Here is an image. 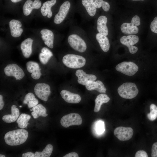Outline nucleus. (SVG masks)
<instances>
[{"instance_id":"f257e3e1","label":"nucleus","mask_w":157,"mask_h":157,"mask_svg":"<svg viewBox=\"0 0 157 157\" xmlns=\"http://www.w3.org/2000/svg\"><path fill=\"white\" fill-rule=\"evenodd\" d=\"M28 136V133L26 130L18 129L9 131L5 135L6 143L10 146L18 145L24 143Z\"/></svg>"},{"instance_id":"f03ea898","label":"nucleus","mask_w":157,"mask_h":157,"mask_svg":"<svg viewBox=\"0 0 157 157\" xmlns=\"http://www.w3.org/2000/svg\"><path fill=\"white\" fill-rule=\"evenodd\" d=\"M117 91L122 97L132 99L136 97L138 93L139 90L135 84L127 82L120 86L118 88Z\"/></svg>"},{"instance_id":"7ed1b4c3","label":"nucleus","mask_w":157,"mask_h":157,"mask_svg":"<svg viewBox=\"0 0 157 157\" xmlns=\"http://www.w3.org/2000/svg\"><path fill=\"white\" fill-rule=\"evenodd\" d=\"M62 61L68 67L72 69L83 67L86 63V59L82 56L73 54H67L63 57Z\"/></svg>"},{"instance_id":"20e7f679","label":"nucleus","mask_w":157,"mask_h":157,"mask_svg":"<svg viewBox=\"0 0 157 157\" xmlns=\"http://www.w3.org/2000/svg\"><path fill=\"white\" fill-rule=\"evenodd\" d=\"M140 18L138 15H135L132 18L130 23L125 22L122 24L120 27L121 31L123 33L126 34H137L139 31L137 26L140 24Z\"/></svg>"},{"instance_id":"39448f33","label":"nucleus","mask_w":157,"mask_h":157,"mask_svg":"<svg viewBox=\"0 0 157 157\" xmlns=\"http://www.w3.org/2000/svg\"><path fill=\"white\" fill-rule=\"evenodd\" d=\"M115 69L117 71L126 75L132 76L138 72V67L133 62L124 61L117 65Z\"/></svg>"},{"instance_id":"423d86ee","label":"nucleus","mask_w":157,"mask_h":157,"mask_svg":"<svg viewBox=\"0 0 157 157\" xmlns=\"http://www.w3.org/2000/svg\"><path fill=\"white\" fill-rule=\"evenodd\" d=\"M68 42L73 49L79 52H83L87 49L85 42L77 35L72 34L69 35L68 38Z\"/></svg>"},{"instance_id":"0eeeda50","label":"nucleus","mask_w":157,"mask_h":157,"mask_svg":"<svg viewBox=\"0 0 157 157\" xmlns=\"http://www.w3.org/2000/svg\"><path fill=\"white\" fill-rule=\"evenodd\" d=\"M61 125L67 128L72 125H80L82 122L81 116L76 113H71L63 116L60 119Z\"/></svg>"},{"instance_id":"6e6552de","label":"nucleus","mask_w":157,"mask_h":157,"mask_svg":"<svg viewBox=\"0 0 157 157\" xmlns=\"http://www.w3.org/2000/svg\"><path fill=\"white\" fill-rule=\"evenodd\" d=\"M4 71L6 75L13 76L16 80L22 79L25 76V74L22 69L15 64L8 65L4 68Z\"/></svg>"},{"instance_id":"1a4fd4ad","label":"nucleus","mask_w":157,"mask_h":157,"mask_svg":"<svg viewBox=\"0 0 157 157\" xmlns=\"http://www.w3.org/2000/svg\"><path fill=\"white\" fill-rule=\"evenodd\" d=\"M34 91L38 98L45 101H47L51 94L50 86L44 83H37L34 87Z\"/></svg>"},{"instance_id":"9d476101","label":"nucleus","mask_w":157,"mask_h":157,"mask_svg":"<svg viewBox=\"0 0 157 157\" xmlns=\"http://www.w3.org/2000/svg\"><path fill=\"white\" fill-rule=\"evenodd\" d=\"M139 40V38L137 36L132 35L123 36L120 39V42L127 46L130 52L132 54H134L137 51L138 48L133 45L137 43Z\"/></svg>"},{"instance_id":"9b49d317","label":"nucleus","mask_w":157,"mask_h":157,"mask_svg":"<svg viewBox=\"0 0 157 157\" xmlns=\"http://www.w3.org/2000/svg\"><path fill=\"white\" fill-rule=\"evenodd\" d=\"M133 133V129L129 127L119 126L116 128L114 131L115 135L120 140L125 141L130 139Z\"/></svg>"},{"instance_id":"f8f14e48","label":"nucleus","mask_w":157,"mask_h":157,"mask_svg":"<svg viewBox=\"0 0 157 157\" xmlns=\"http://www.w3.org/2000/svg\"><path fill=\"white\" fill-rule=\"evenodd\" d=\"M70 3L68 1L63 3L60 7L58 13L55 15L54 22L56 24L61 23L66 17L70 9Z\"/></svg>"},{"instance_id":"ddd939ff","label":"nucleus","mask_w":157,"mask_h":157,"mask_svg":"<svg viewBox=\"0 0 157 157\" xmlns=\"http://www.w3.org/2000/svg\"><path fill=\"white\" fill-rule=\"evenodd\" d=\"M75 74L78 77V83L84 85H85L89 81H95L97 78L95 75L92 74H87L82 69L77 70Z\"/></svg>"},{"instance_id":"4468645a","label":"nucleus","mask_w":157,"mask_h":157,"mask_svg":"<svg viewBox=\"0 0 157 157\" xmlns=\"http://www.w3.org/2000/svg\"><path fill=\"white\" fill-rule=\"evenodd\" d=\"M26 68L28 72L31 74V77L34 79H39L42 74L39 64L36 62L29 61L26 64Z\"/></svg>"},{"instance_id":"2eb2a0df","label":"nucleus","mask_w":157,"mask_h":157,"mask_svg":"<svg viewBox=\"0 0 157 157\" xmlns=\"http://www.w3.org/2000/svg\"><path fill=\"white\" fill-rule=\"evenodd\" d=\"M9 26L12 37L17 38L21 35L23 29L21 28L22 24L20 21L17 20L12 19L9 22Z\"/></svg>"},{"instance_id":"dca6fc26","label":"nucleus","mask_w":157,"mask_h":157,"mask_svg":"<svg viewBox=\"0 0 157 157\" xmlns=\"http://www.w3.org/2000/svg\"><path fill=\"white\" fill-rule=\"evenodd\" d=\"M60 94L63 99L68 103L77 104L81 100V97L79 94L72 93L66 90H62Z\"/></svg>"},{"instance_id":"f3484780","label":"nucleus","mask_w":157,"mask_h":157,"mask_svg":"<svg viewBox=\"0 0 157 157\" xmlns=\"http://www.w3.org/2000/svg\"><path fill=\"white\" fill-rule=\"evenodd\" d=\"M41 5V2L39 0H27L23 7V13L25 16L29 15L33 9H38Z\"/></svg>"},{"instance_id":"a211bd4d","label":"nucleus","mask_w":157,"mask_h":157,"mask_svg":"<svg viewBox=\"0 0 157 157\" xmlns=\"http://www.w3.org/2000/svg\"><path fill=\"white\" fill-rule=\"evenodd\" d=\"M85 86L86 89L90 91L95 90L101 93H105L106 91V89L103 83L99 80L96 81H89Z\"/></svg>"},{"instance_id":"6ab92c4d","label":"nucleus","mask_w":157,"mask_h":157,"mask_svg":"<svg viewBox=\"0 0 157 157\" xmlns=\"http://www.w3.org/2000/svg\"><path fill=\"white\" fill-rule=\"evenodd\" d=\"M40 33L45 44L49 47L53 48L54 36L53 32L49 29H44L41 31Z\"/></svg>"},{"instance_id":"aec40b11","label":"nucleus","mask_w":157,"mask_h":157,"mask_svg":"<svg viewBox=\"0 0 157 157\" xmlns=\"http://www.w3.org/2000/svg\"><path fill=\"white\" fill-rule=\"evenodd\" d=\"M33 40L28 38L21 43L20 48L24 56L26 58H29L32 53V45Z\"/></svg>"},{"instance_id":"412c9836","label":"nucleus","mask_w":157,"mask_h":157,"mask_svg":"<svg viewBox=\"0 0 157 157\" xmlns=\"http://www.w3.org/2000/svg\"><path fill=\"white\" fill-rule=\"evenodd\" d=\"M107 22V18L104 15L99 16L97 22V31L100 33L106 36L108 35V32L106 26Z\"/></svg>"},{"instance_id":"4be33fe9","label":"nucleus","mask_w":157,"mask_h":157,"mask_svg":"<svg viewBox=\"0 0 157 157\" xmlns=\"http://www.w3.org/2000/svg\"><path fill=\"white\" fill-rule=\"evenodd\" d=\"M15 105H13L11 107V114L6 115L2 118L3 120L7 123L13 122L17 120L19 115V109L16 108Z\"/></svg>"},{"instance_id":"5701e85b","label":"nucleus","mask_w":157,"mask_h":157,"mask_svg":"<svg viewBox=\"0 0 157 157\" xmlns=\"http://www.w3.org/2000/svg\"><path fill=\"white\" fill-rule=\"evenodd\" d=\"M56 0L47 1L44 2L40 9L42 15L45 17L47 15L48 18H51L52 15V12L51 10V7L56 3Z\"/></svg>"},{"instance_id":"b1692460","label":"nucleus","mask_w":157,"mask_h":157,"mask_svg":"<svg viewBox=\"0 0 157 157\" xmlns=\"http://www.w3.org/2000/svg\"><path fill=\"white\" fill-rule=\"evenodd\" d=\"M96 38L102 50L105 52L108 51L110 45L108 38L99 33L96 34Z\"/></svg>"},{"instance_id":"393cba45","label":"nucleus","mask_w":157,"mask_h":157,"mask_svg":"<svg viewBox=\"0 0 157 157\" xmlns=\"http://www.w3.org/2000/svg\"><path fill=\"white\" fill-rule=\"evenodd\" d=\"M110 98L108 96L105 94H101L97 96L95 100V105L94 111L95 112H99L100 109L101 105L104 103L108 102Z\"/></svg>"},{"instance_id":"a878e982","label":"nucleus","mask_w":157,"mask_h":157,"mask_svg":"<svg viewBox=\"0 0 157 157\" xmlns=\"http://www.w3.org/2000/svg\"><path fill=\"white\" fill-rule=\"evenodd\" d=\"M31 115L34 119H36L40 116L46 117L48 115L45 107L40 104H38L33 107Z\"/></svg>"},{"instance_id":"bb28decb","label":"nucleus","mask_w":157,"mask_h":157,"mask_svg":"<svg viewBox=\"0 0 157 157\" xmlns=\"http://www.w3.org/2000/svg\"><path fill=\"white\" fill-rule=\"evenodd\" d=\"M23 103L27 104L29 108H31L38 105L39 101L33 93L29 92L25 95Z\"/></svg>"},{"instance_id":"cd10ccee","label":"nucleus","mask_w":157,"mask_h":157,"mask_svg":"<svg viewBox=\"0 0 157 157\" xmlns=\"http://www.w3.org/2000/svg\"><path fill=\"white\" fill-rule=\"evenodd\" d=\"M82 3L90 16L93 17L95 15L97 8L91 0H82Z\"/></svg>"},{"instance_id":"c85d7f7f","label":"nucleus","mask_w":157,"mask_h":157,"mask_svg":"<svg viewBox=\"0 0 157 157\" xmlns=\"http://www.w3.org/2000/svg\"><path fill=\"white\" fill-rule=\"evenodd\" d=\"M31 117V116L25 113L21 114L17 120L18 126L22 129L26 127L29 124L28 122Z\"/></svg>"},{"instance_id":"c756f323","label":"nucleus","mask_w":157,"mask_h":157,"mask_svg":"<svg viewBox=\"0 0 157 157\" xmlns=\"http://www.w3.org/2000/svg\"><path fill=\"white\" fill-rule=\"evenodd\" d=\"M53 150V146L48 144L42 152L36 151L34 153L35 157H49Z\"/></svg>"},{"instance_id":"7c9ffc66","label":"nucleus","mask_w":157,"mask_h":157,"mask_svg":"<svg viewBox=\"0 0 157 157\" xmlns=\"http://www.w3.org/2000/svg\"><path fill=\"white\" fill-rule=\"evenodd\" d=\"M96 8H99L102 7L103 9L106 12L108 11L110 8V5L107 2L103 0H91Z\"/></svg>"},{"instance_id":"2f4dec72","label":"nucleus","mask_w":157,"mask_h":157,"mask_svg":"<svg viewBox=\"0 0 157 157\" xmlns=\"http://www.w3.org/2000/svg\"><path fill=\"white\" fill-rule=\"evenodd\" d=\"M150 112L148 113L147 116L151 121L155 120L157 118V106L154 104H152L150 106Z\"/></svg>"},{"instance_id":"473e14b6","label":"nucleus","mask_w":157,"mask_h":157,"mask_svg":"<svg viewBox=\"0 0 157 157\" xmlns=\"http://www.w3.org/2000/svg\"><path fill=\"white\" fill-rule=\"evenodd\" d=\"M95 131L99 135L102 134L105 131L104 123V121L99 120L95 124Z\"/></svg>"},{"instance_id":"72a5a7b5","label":"nucleus","mask_w":157,"mask_h":157,"mask_svg":"<svg viewBox=\"0 0 157 157\" xmlns=\"http://www.w3.org/2000/svg\"><path fill=\"white\" fill-rule=\"evenodd\" d=\"M39 57L41 63L45 65L47 63L52 56L41 52L40 53Z\"/></svg>"},{"instance_id":"f704fd0d","label":"nucleus","mask_w":157,"mask_h":157,"mask_svg":"<svg viewBox=\"0 0 157 157\" xmlns=\"http://www.w3.org/2000/svg\"><path fill=\"white\" fill-rule=\"evenodd\" d=\"M150 28L152 31L157 34V17H155L151 23Z\"/></svg>"},{"instance_id":"c9c22d12","label":"nucleus","mask_w":157,"mask_h":157,"mask_svg":"<svg viewBox=\"0 0 157 157\" xmlns=\"http://www.w3.org/2000/svg\"><path fill=\"white\" fill-rule=\"evenodd\" d=\"M151 156L157 157V142L154 143L152 146Z\"/></svg>"},{"instance_id":"e433bc0d","label":"nucleus","mask_w":157,"mask_h":157,"mask_svg":"<svg viewBox=\"0 0 157 157\" xmlns=\"http://www.w3.org/2000/svg\"><path fill=\"white\" fill-rule=\"evenodd\" d=\"M135 156V157H147L148 156L145 151L140 150L136 152Z\"/></svg>"},{"instance_id":"4c0bfd02","label":"nucleus","mask_w":157,"mask_h":157,"mask_svg":"<svg viewBox=\"0 0 157 157\" xmlns=\"http://www.w3.org/2000/svg\"><path fill=\"white\" fill-rule=\"evenodd\" d=\"M41 52L49 55L52 56H53V54L52 52L49 50L46 47H44L41 50Z\"/></svg>"},{"instance_id":"58836bf2","label":"nucleus","mask_w":157,"mask_h":157,"mask_svg":"<svg viewBox=\"0 0 157 157\" xmlns=\"http://www.w3.org/2000/svg\"><path fill=\"white\" fill-rule=\"evenodd\" d=\"M63 157H78V154L75 152H72L68 154L63 156Z\"/></svg>"},{"instance_id":"ea45409f","label":"nucleus","mask_w":157,"mask_h":157,"mask_svg":"<svg viewBox=\"0 0 157 157\" xmlns=\"http://www.w3.org/2000/svg\"><path fill=\"white\" fill-rule=\"evenodd\" d=\"M22 157H34V154L31 152H27L23 154H22Z\"/></svg>"},{"instance_id":"a19ab883","label":"nucleus","mask_w":157,"mask_h":157,"mask_svg":"<svg viewBox=\"0 0 157 157\" xmlns=\"http://www.w3.org/2000/svg\"><path fill=\"white\" fill-rule=\"evenodd\" d=\"M4 106V101L3 100V97L1 95H0V110L2 109Z\"/></svg>"},{"instance_id":"79ce46f5","label":"nucleus","mask_w":157,"mask_h":157,"mask_svg":"<svg viewBox=\"0 0 157 157\" xmlns=\"http://www.w3.org/2000/svg\"><path fill=\"white\" fill-rule=\"evenodd\" d=\"M13 3L18 2L22 0H10Z\"/></svg>"},{"instance_id":"37998d69","label":"nucleus","mask_w":157,"mask_h":157,"mask_svg":"<svg viewBox=\"0 0 157 157\" xmlns=\"http://www.w3.org/2000/svg\"><path fill=\"white\" fill-rule=\"evenodd\" d=\"M0 157H5V156L1 154H0Z\"/></svg>"},{"instance_id":"c03bdc74","label":"nucleus","mask_w":157,"mask_h":157,"mask_svg":"<svg viewBox=\"0 0 157 157\" xmlns=\"http://www.w3.org/2000/svg\"><path fill=\"white\" fill-rule=\"evenodd\" d=\"M133 1H144L145 0H131Z\"/></svg>"},{"instance_id":"a18cd8bd","label":"nucleus","mask_w":157,"mask_h":157,"mask_svg":"<svg viewBox=\"0 0 157 157\" xmlns=\"http://www.w3.org/2000/svg\"><path fill=\"white\" fill-rule=\"evenodd\" d=\"M33 109H30V111H33Z\"/></svg>"},{"instance_id":"49530a36","label":"nucleus","mask_w":157,"mask_h":157,"mask_svg":"<svg viewBox=\"0 0 157 157\" xmlns=\"http://www.w3.org/2000/svg\"><path fill=\"white\" fill-rule=\"evenodd\" d=\"M19 107L21 108V107H22V106H19Z\"/></svg>"}]
</instances>
